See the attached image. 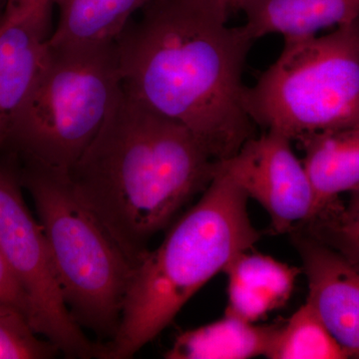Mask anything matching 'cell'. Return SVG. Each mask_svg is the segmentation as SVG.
Here are the masks:
<instances>
[{"label": "cell", "mask_w": 359, "mask_h": 359, "mask_svg": "<svg viewBox=\"0 0 359 359\" xmlns=\"http://www.w3.org/2000/svg\"><path fill=\"white\" fill-rule=\"evenodd\" d=\"M245 104L257 127L292 142L359 125V18L320 36L285 37Z\"/></svg>", "instance_id": "obj_6"}, {"label": "cell", "mask_w": 359, "mask_h": 359, "mask_svg": "<svg viewBox=\"0 0 359 359\" xmlns=\"http://www.w3.org/2000/svg\"><path fill=\"white\" fill-rule=\"evenodd\" d=\"M2 18H1V20H0V23H1Z\"/></svg>", "instance_id": "obj_21"}, {"label": "cell", "mask_w": 359, "mask_h": 359, "mask_svg": "<svg viewBox=\"0 0 359 359\" xmlns=\"http://www.w3.org/2000/svg\"><path fill=\"white\" fill-rule=\"evenodd\" d=\"M58 22L48 42L58 45L113 43L152 0H52Z\"/></svg>", "instance_id": "obj_15"}, {"label": "cell", "mask_w": 359, "mask_h": 359, "mask_svg": "<svg viewBox=\"0 0 359 359\" xmlns=\"http://www.w3.org/2000/svg\"><path fill=\"white\" fill-rule=\"evenodd\" d=\"M53 1L0 23V154L43 65Z\"/></svg>", "instance_id": "obj_10"}, {"label": "cell", "mask_w": 359, "mask_h": 359, "mask_svg": "<svg viewBox=\"0 0 359 359\" xmlns=\"http://www.w3.org/2000/svg\"><path fill=\"white\" fill-rule=\"evenodd\" d=\"M218 169L268 212L276 233H292L316 215L313 185L292 141L271 130L252 137Z\"/></svg>", "instance_id": "obj_8"}, {"label": "cell", "mask_w": 359, "mask_h": 359, "mask_svg": "<svg viewBox=\"0 0 359 359\" xmlns=\"http://www.w3.org/2000/svg\"><path fill=\"white\" fill-rule=\"evenodd\" d=\"M244 13L245 29L256 41L269 34L316 35L359 18V0H230Z\"/></svg>", "instance_id": "obj_12"}, {"label": "cell", "mask_w": 359, "mask_h": 359, "mask_svg": "<svg viewBox=\"0 0 359 359\" xmlns=\"http://www.w3.org/2000/svg\"><path fill=\"white\" fill-rule=\"evenodd\" d=\"M299 230L359 261V189L346 204L335 200Z\"/></svg>", "instance_id": "obj_17"}, {"label": "cell", "mask_w": 359, "mask_h": 359, "mask_svg": "<svg viewBox=\"0 0 359 359\" xmlns=\"http://www.w3.org/2000/svg\"><path fill=\"white\" fill-rule=\"evenodd\" d=\"M309 283L306 302L348 358H359V261L306 231L290 233Z\"/></svg>", "instance_id": "obj_9"}, {"label": "cell", "mask_w": 359, "mask_h": 359, "mask_svg": "<svg viewBox=\"0 0 359 359\" xmlns=\"http://www.w3.org/2000/svg\"><path fill=\"white\" fill-rule=\"evenodd\" d=\"M231 8L229 0H152L115 41L123 91L184 125L219 162L257 135L243 83L255 40L228 25Z\"/></svg>", "instance_id": "obj_1"}, {"label": "cell", "mask_w": 359, "mask_h": 359, "mask_svg": "<svg viewBox=\"0 0 359 359\" xmlns=\"http://www.w3.org/2000/svg\"><path fill=\"white\" fill-rule=\"evenodd\" d=\"M48 1L52 0H6L4 16L6 18H21Z\"/></svg>", "instance_id": "obj_20"}, {"label": "cell", "mask_w": 359, "mask_h": 359, "mask_svg": "<svg viewBox=\"0 0 359 359\" xmlns=\"http://www.w3.org/2000/svg\"><path fill=\"white\" fill-rule=\"evenodd\" d=\"M121 90L116 43H49L7 148L23 163L69 173L100 131Z\"/></svg>", "instance_id": "obj_5"}, {"label": "cell", "mask_w": 359, "mask_h": 359, "mask_svg": "<svg viewBox=\"0 0 359 359\" xmlns=\"http://www.w3.org/2000/svg\"><path fill=\"white\" fill-rule=\"evenodd\" d=\"M250 250L236 257L224 271L228 276L224 314L256 323L289 302L301 269Z\"/></svg>", "instance_id": "obj_11"}, {"label": "cell", "mask_w": 359, "mask_h": 359, "mask_svg": "<svg viewBox=\"0 0 359 359\" xmlns=\"http://www.w3.org/2000/svg\"><path fill=\"white\" fill-rule=\"evenodd\" d=\"M229 1H230V0H229Z\"/></svg>", "instance_id": "obj_22"}, {"label": "cell", "mask_w": 359, "mask_h": 359, "mask_svg": "<svg viewBox=\"0 0 359 359\" xmlns=\"http://www.w3.org/2000/svg\"><path fill=\"white\" fill-rule=\"evenodd\" d=\"M21 188L18 170L0 163V252L29 299L30 325L66 358L95 356L97 344L66 306L41 224Z\"/></svg>", "instance_id": "obj_7"}, {"label": "cell", "mask_w": 359, "mask_h": 359, "mask_svg": "<svg viewBox=\"0 0 359 359\" xmlns=\"http://www.w3.org/2000/svg\"><path fill=\"white\" fill-rule=\"evenodd\" d=\"M299 143L316 194V214L341 194L359 189V125L309 135Z\"/></svg>", "instance_id": "obj_13"}, {"label": "cell", "mask_w": 359, "mask_h": 359, "mask_svg": "<svg viewBox=\"0 0 359 359\" xmlns=\"http://www.w3.org/2000/svg\"><path fill=\"white\" fill-rule=\"evenodd\" d=\"M0 301L18 309L30 320L29 299L0 252Z\"/></svg>", "instance_id": "obj_19"}, {"label": "cell", "mask_w": 359, "mask_h": 359, "mask_svg": "<svg viewBox=\"0 0 359 359\" xmlns=\"http://www.w3.org/2000/svg\"><path fill=\"white\" fill-rule=\"evenodd\" d=\"M266 358L269 359H346V351L309 302L278 330Z\"/></svg>", "instance_id": "obj_16"}, {"label": "cell", "mask_w": 359, "mask_h": 359, "mask_svg": "<svg viewBox=\"0 0 359 359\" xmlns=\"http://www.w3.org/2000/svg\"><path fill=\"white\" fill-rule=\"evenodd\" d=\"M278 325H257L224 314L221 320L182 332L168 359H247L266 355Z\"/></svg>", "instance_id": "obj_14"}, {"label": "cell", "mask_w": 359, "mask_h": 359, "mask_svg": "<svg viewBox=\"0 0 359 359\" xmlns=\"http://www.w3.org/2000/svg\"><path fill=\"white\" fill-rule=\"evenodd\" d=\"M248 200L233 180L217 170L199 202L135 266L117 334L97 346L96 358H133L205 283L252 250L261 233L250 221Z\"/></svg>", "instance_id": "obj_3"}, {"label": "cell", "mask_w": 359, "mask_h": 359, "mask_svg": "<svg viewBox=\"0 0 359 359\" xmlns=\"http://www.w3.org/2000/svg\"><path fill=\"white\" fill-rule=\"evenodd\" d=\"M58 353L49 340L39 339L20 311L0 301V359H48Z\"/></svg>", "instance_id": "obj_18"}, {"label": "cell", "mask_w": 359, "mask_h": 359, "mask_svg": "<svg viewBox=\"0 0 359 359\" xmlns=\"http://www.w3.org/2000/svg\"><path fill=\"white\" fill-rule=\"evenodd\" d=\"M218 165L190 130L141 105L121 87L100 131L68 175L135 268L152 238L208 188Z\"/></svg>", "instance_id": "obj_2"}, {"label": "cell", "mask_w": 359, "mask_h": 359, "mask_svg": "<svg viewBox=\"0 0 359 359\" xmlns=\"http://www.w3.org/2000/svg\"><path fill=\"white\" fill-rule=\"evenodd\" d=\"M18 170L29 192L50 250L71 316L103 344L121 323L133 266L90 211L69 175L23 163Z\"/></svg>", "instance_id": "obj_4"}]
</instances>
